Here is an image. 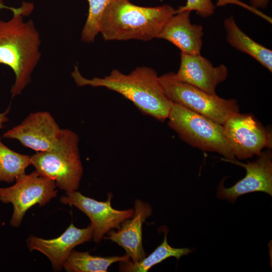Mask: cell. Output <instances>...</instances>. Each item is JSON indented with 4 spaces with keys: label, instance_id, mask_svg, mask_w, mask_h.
<instances>
[{
    "label": "cell",
    "instance_id": "1",
    "mask_svg": "<svg viewBox=\"0 0 272 272\" xmlns=\"http://www.w3.org/2000/svg\"><path fill=\"white\" fill-rule=\"evenodd\" d=\"M33 9V3L23 2L12 11L11 19H0V64L10 67L15 76L12 98L20 95L31 82L41 56L40 33L32 20L24 18Z\"/></svg>",
    "mask_w": 272,
    "mask_h": 272
},
{
    "label": "cell",
    "instance_id": "2",
    "mask_svg": "<svg viewBox=\"0 0 272 272\" xmlns=\"http://www.w3.org/2000/svg\"><path fill=\"white\" fill-rule=\"evenodd\" d=\"M79 87H104L130 101L142 112L164 121L167 119L172 101L167 96L153 69L139 66L128 74L113 70L103 78L87 79L75 66L71 74Z\"/></svg>",
    "mask_w": 272,
    "mask_h": 272
},
{
    "label": "cell",
    "instance_id": "3",
    "mask_svg": "<svg viewBox=\"0 0 272 272\" xmlns=\"http://www.w3.org/2000/svg\"><path fill=\"white\" fill-rule=\"evenodd\" d=\"M176 14L169 5L145 7L129 0H114L101 19L100 33L106 41L157 38L168 20Z\"/></svg>",
    "mask_w": 272,
    "mask_h": 272
},
{
    "label": "cell",
    "instance_id": "4",
    "mask_svg": "<svg viewBox=\"0 0 272 272\" xmlns=\"http://www.w3.org/2000/svg\"><path fill=\"white\" fill-rule=\"evenodd\" d=\"M79 142V135L75 132L62 129L54 147L30 156L31 164L36 171L52 179L66 193L78 189L83 174Z\"/></svg>",
    "mask_w": 272,
    "mask_h": 272
},
{
    "label": "cell",
    "instance_id": "5",
    "mask_svg": "<svg viewBox=\"0 0 272 272\" xmlns=\"http://www.w3.org/2000/svg\"><path fill=\"white\" fill-rule=\"evenodd\" d=\"M167 119L169 126L191 146L218 153L225 157L222 160H236L223 125L173 102Z\"/></svg>",
    "mask_w": 272,
    "mask_h": 272
},
{
    "label": "cell",
    "instance_id": "6",
    "mask_svg": "<svg viewBox=\"0 0 272 272\" xmlns=\"http://www.w3.org/2000/svg\"><path fill=\"white\" fill-rule=\"evenodd\" d=\"M160 82L168 98L195 112L223 125L233 114L239 111L236 99H226L179 81L175 73L159 76Z\"/></svg>",
    "mask_w": 272,
    "mask_h": 272
},
{
    "label": "cell",
    "instance_id": "7",
    "mask_svg": "<svg viewBox=\"0 0 272 272\" xmlns=\"http://www.w3.org/2000/svg\"><path fill=\"white\" fill-rule=\"evenodd\" d=\"M55 182L37 171L18 178L13 185L0 187V201L11 203L13 213L10 224L19 227L26 212L36 204L43 206L57 195Z\"/></svg>",
    "mask_w": 272,
    "mask_h": 272
},
{
    "label": "cell",
    "instance_id": "8",
    "mask_svg": "<svg viewBox=\"0 0 272 272\" xmlns=\"http://www.w3.org/2000/svg\"><path fill=\"white\" fill-rule=\"evenodd\" d=\"M225 137L235 157L245 159L271 148V135L251 114L239 112L223 124Z\"/></svg>",
    "mask_w": 272,
    "mask_h": 272
},
{
    "label": "cell",
    "instance_id": "9",
    "mask_svg": "<svg viewBox=\"0 0 272 272\" xmlns=\"http://www.w3.org/2000/svg\"><path fill=\"white\" fill-rule=\"evenodd\" d=\"M108 196L106 201H98L76 190L66 193L60 198L62 203L76 207L89 217L93 229V238L96 243L100 242L110 230L118 229L123 221L131 218L134 214V209L119 210L113 208L111 204L112 194Z\"/></svg>",
    "mask_w": 272,
    "mask_h": 272
},
{
    "label": "cell",
    "instance_id": "10",
    "mask_svg": "<svg viewBox=\"0 0 272 272\" xmlns=\"http://www.w3.org/2000/svg\"><path fill=\"white\" fill-rule=\"evenodd\" d=\"M61 129L47 111L30 113L18 125L6 131L3 137L18 140L36 152L51 149L58 143Z\"/></svg>",
    "mask_w": 272,
    "mask_h": 272
},
{
    "label": "cell",
    "instance_id": "11",
    "mask_svg": "<svg viewBox=\"0 0 272 272\" xmlns=\"http://www.w3.org/2000/svg\"><path fill=\"white\" fill-rule=\"evenodd\" d=\"M254 161L243 163L235 160H225L243 167L246 175L230 188H225L221 182L217 189V197L234 202L243 194L256 191L272 195V155L269 150L261 152Z\"/></svg>",
    "mask_w": 272,
    "mask_h": 272
},
{
    "label": "cell",
    "instance_id": "12",
    "mask_svg": "<svg viewBox=\"0 0 272 272\" xmlns=\"http://www.w3.org/2000/svg\"><path fill=\"white\" fill-rule=\"evenodd\" d=\"M228 76L227 67L214 66L207 58L199 55L180 53V63L175 77L177 80L210 94H216L217 86Z\"/></svg>",
    "mask_w": 272,
    "mask_h": 272
},
{
    "label": "cell",
    "instance_id": "13",
    "mask_svg": "<svg viewBox=\"0 0 272 272\" xmlns=\"http://www.w3.org/2000/svg\"><path fill=\"white\" fill-rule=\"evenodd\" d=\"M93 236V229L91 225L80 229L71 223L57 238L44 239L31 235L27 239V245L30 251L37 250L44 254L50 261L54 270H60L74 248L90 241Z\"/></svg>",
    "mask_w": 272,
    "mask_h": 272
},
{
    "label": "cell",
    "instance_id": "14",
    "mask_svg": "<svg viewBox=\"0 0 272 272\" xmlns=\"http://www.w3.org/2000/svg\"><path fill=\"white\" fill-rule=\"evenodd\" d=\"M134 214L123 221L117 231L111 230L103 239L110 240L122 247L126 254L137 262L146 256L142 241V227L146 220L152 214L151 206L140 199L134 202Z\"/></svg>",
    "mask_w": 272,
    "mask_h": 272
},
{
    "label": "cell",
    "instance_id": "15",
    "mask_svg": "<svg viewBox=\"0 0 272 272\" xmlns=\"http://www.w3.org/2000/svg\"><path fill=\"white\" fill-rule=\"evenodd\" d=\"M191 12L177 13L168 20L157 38L166 40L179 49L181 52L190 55L201 54L203 29L201 25L192 24Z\"/></svg>",
    "mask_w": 272,
    "mask_h": 272
},
{
    "label": "cell",
    "instance_id": "16",
    "mask_svg": "<svg viewBox=\"0 0 272 272\" xmlns=\"http://www.w3.org/2000/svg\"><path fill=\"white\" fill-rule=\"evenodd\" d=\"M223 25L228 43L237 50L255 59L270 73L272 72V51L255 41L237 25L231 15L225 19Z\"/></svg>",
    "mask_w": 272,
    "mask_h": 272
},
{
    "label": "cell",
    "instance_id": "17",
    "mask_svg": "<svg viewBox=\"0 0 272 272\" xmlns=\"http://www.w3.org/2000/svg\"><path fill=\"white\" fill-rule=\"evenodd\" d=\"M129 260L130 257L126 254L121 256L101 257L73 250L62 267L66 271L71 272H106L112 264Z\"/></svg>",
    "mask_w": 272,
    "mask_h": 272
},
{
    "label": "cell",
    "instance_id": "18",
    "mask_svg": "<svg viewBox=\"0 0 272 272\" xmlns=\"http://www.w3.org/2000/svg\"><path fill=\"white\" fill-rule=\"evenodd\" d=\"M192 251L188 248H177L171 247L168 243L167 233L165 232L162 243L153 252L147 257L146 256L137 262H133L130 260L120 262L119 270L125 272H147L152 267L167 258L175 257L178 259Z\"/></svg>",
    "mask_w": 272,
    "mask_h": 272
},
{
    "label": "cell",
    "instance_id": "19",
    "mask_svg": "<svg viewBox=\"0 0 272 272\" xmlns=\"http://www.w3.org/2000/svg\"><path fill=\"white\" fill-rule=\"evenodd\" d=\"M30 165V156L12 150L0 138V182L13 183Z\"/></svg>",
    "mask_w": 272,
    "mask_h": 272
},
{
    "label": "cell",
    "instance_id": "20",
    "mask_svg": "<svg viewBox=\"0 0 272 272\" xmlns=\"http://www.w3.org/2000/svg\"><path fill=\"white\" fill-rule=\"evenodd\" d=\"M89 4L87 18L81 32V40L87 43L93 42L100 33L102 15L114 0H87Z\"/></svg>",
    "mask_w": 272,
    "mask_h": 272
},
{
    "label": "cell",
    "instance_id": "21",
    "mask_svg": "<svg viewBox=\"0 0 272 272\" xmlns=\"http://www.w3.org/2000/svg\"><path fill=\"white\" fill-rule=\"evenodd\" d=\"M215 9L213 0H186L184 6L176 10V13L186 11H195L200 17L207 18L214 14Z\"/></svg>",
    "mask_w": 272,
    "mask_h": 272
},
{
    "label": "cell",
    "instance_id": "22",
    "mask_svg": "<svg viewBox=\"0 0 272 272\" xmlns=\"http://www.w3.org/2000/svg\"><path fill=\"white\" fill-rule=\"evenodd\" d=\"M270 0H250V6L256 9H265Z\"/></svg>",
    "mask_w": 272,
    "mask_h": 272
},
{
    "label": "cell",
    "instance_id": "23",
    "mask_svg": "<svg viewBox=\"0 0 272 272\" xmlns=\"http://www.w3.org/2000/svg\"><path fill=\"white\" fill-rule=\"evenodd\" d=\"M10 107H9L6 110L0 113V129L4 128L5 123L8 120V115L10 112Z\"/></svg>",
    "mask_w": 272,
    "mask_h": 272
},
{
    "label": "cell",
    "instance_id": "24",
    "mask_svg": "<svg viewBox=\"0 0 272 272\" xmlns=\"http://www.w3.org/2000/svg\"><path fill=\"white\" fill-rule=\"evenodd\" d=\"M14 7H10L5 5L2 0H0V14L1 11L3 9H7L10 11H12Z\"/></svg>",
    "mask_w": 272,
    "mask_h": 272
}]
</instances>
